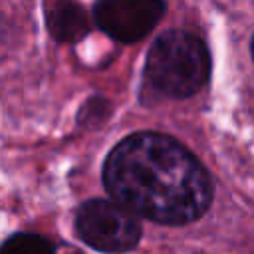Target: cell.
Segmentation results:
<instances>
[{
	"instance_id": "277c9868",
	"label": "cell",
	"mask_w": 254,
	"mask_h": 254,
	"mask_svg": "<svg viewBox=\"0 0 254 254\" xmlns=\"http://www.w3.org/2000/svg\"><path fill=\"white\" fill-rule=\"evenodd\" d=\"M165 0H97L95 24L113 40L131 44L145 38L163 18Z\"/></svg>"
},
{
	"instance_id": "52a82bcc",
	"label": "cell",
	"mask_w": 254,
	"mask_h": 254,
	"mask_svg": "<svg viewBox=\"0 0 254 254\" xmlns=\"http://www.w3.org/2000/svg\"><path fill=\"white\" fill-rule=\"evenodd\" d=\"M109 113V103L103 99V97H91L79 111V121L85 123V125H93V123H99L101 119H105Z\"/></svg>"
},
{
	"instance_id": "6da1fadb",
	"label": "cell",
	"mask_w": 254,
	"mask_h": 254,
	"mask_svg": "<svg viewBox=\"0 0 254 254\" xmlns=\"http://www.w3.org/2000/svg\"><path fill=\"white\" fill-rule=\"evenodd\" d=\"M107 192L135 214L181 226L212 202V181L200 161L169 135L141 131L113 147L103 165Z\"/></svg>"
},
{
	"instance_id": "5b68a950",
	"label": "cell",
	"mask_w": 254,
	"mask_h": 254,
	"mask_svg": "<svg viewBox=\"0 0 254 254\" xmlns=\"http://www.w3.org/2000/svg\"><path fill=\"white\" fill-rule=\"evenodd\" d=\"M46 26L58 42H77L89 32V20L73 0H48Z\"/></svg>"
},
{
	"instance_id": "7a4b0ae2",
	"label": "cell",
	"mask_w": 254,
	"mask_h": 254,
	"mask_svg": "<svg viewBox=\"0 0 254 254\" xmlns=\"http://www.w3.org/2000/svg\"><path fill=\"white\" fill-rule=\"evenodd\" d=\"M145 75L159 91L171 97H189L210 75L208 50L198 36L185 30H169L149 48Z\"/></svg>"
},
{
	"instance_id": "3957f363",
	"label": "cell",
	"mask_w": 254,
	"mask_h": 254,
	"mask_svg": "<svg viewBox=\"0 0 254 254\" xmlns=\"http://www.w3.org/2000/svg\"><path fill=\"white\" fill-rule=\"evenodd\" d=\"M79 238L101 252H127L141 238V224L133 210L117 200L93 198L79 206L75 216Z\"/></svg>"
},
{
	"instance_id": "8992f818",
	"label": "cell",
	"mask_w": 254,
	"mask_h": 254,
	"mask_svg": "<svg viewBox=\"0 0 254 254\" xmlns=\"http://www.w3.org/2000/svg\"><path fill=\"white\" fill-rule=\"evenodd\" d=\"M2 254H54V244L40 234L20 232L4 242Z\"/></svg>"
},
{
	"instance_id": "ba28073f",
	"label": "cell",
	"mask_w": 254,
	"mask_h": 254,
	"mask_svg": "<svg viewBox=\"0 0 254 254\" xmlns=\"http://www.w3.org/2000/svg\"><path fill=\"white\" fill-rule=\"evenodd\" d=\"M250 52H252V58H254V38H252V44H250Z\"/></svg>"
}]
</instances>
